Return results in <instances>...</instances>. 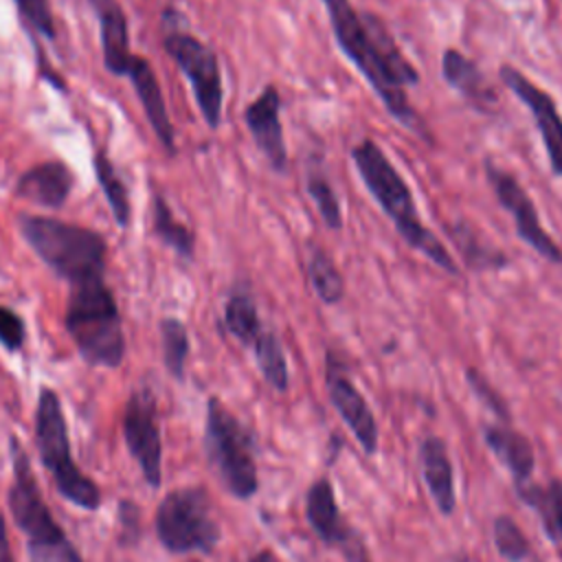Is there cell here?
<instances>
[{"label":"cell","instance_id":"cell-1","mask_svg":"<svg viewBox=\"0 0 562 562\" xmlns=\"http://www.w3.org/2000/svg\"><path fill=\"white\" fill-rule=\"evenodd\" d=\"M338 48L360 70L389 114L408 132L430 140L426 123L408 103L406 88L419 83L417 68L404 57L386 24L371 11H356L349 0H321Z\"/></svg>","mask_w":562,"mask_h":562},{"label":"cell","instance_id":"cell-2","mask_svg":"<svg viewBox=\"0 0 562 562\" xmlns=\"http://www.w3.org/2000/svg\"><path fill=\"white\" fill-rule=\"evenodd\" d=\"M351 160L367 191L373 195L384 215L393 222L400 237L411 248L419 250L437 268L452 277H459L461 272L457 261L441 244V239L422 222L406 180L395 169L384 149L375 140L362 138L358 145H353Z\"/></svg>","mask_w":562,"mask_h":562},{"label":"cell","instance_id":"cell-3","mask_svg":"<svg viewBox=\"0 0 562 562\" xmlns=\"http://www.w3.org/2000/svg\"><path fill=\"white\" fill-rule=\"evenodd\" d=\"M64 325L79 356L90 367L116 369L123 362V321L103 277L70 285Z\"/></svg>","mask_w":562,"mask_h":562},{"label":"cell","instance_id":"cell-4","mask_svg":"<svg viewBox=\"0 0 562 562\" xmlns=\"http://www.w3.org/2000/svg\"><path fill=\"white\" fill-rule=\"evenodd\" d=\"M9 450L11 485L7 503L15 525L26 538L29 562H83L77 547L53 518L24 446L15 437H11Z\"/></svg>","mask_w":562,"mask_h":562},{"label":"cell","instance_id":"cell-5","mask_svg":"<svg viewBox=\"0 0 562 562\" xmlns=\"http://www.w3.org/2000/svg\"><path fill=\"white\" fill-rule=\"evenodd\" d=\"M18 231L33 252L70 285L103 277L108 244L97 231L44 215H20Z\"/></svg>","mask_w":562,"mask_h":562},{"label":"cell","instance_id":"cell-6","mask_svg":"<svg viewBox=\"0 0 562 562\" xmlns=\"http://www.w3.org/2000/svg\"><path fill=\"white\" fill-rule=\"evenodd\" d=\"M33 432L40 461L48 472L57 494L79 509L97 512L101 507V490L88 474L81 472L72 459L61 400L50 386H42L37 393Z\"/></svg>","mask_w":562,"mask_h":562},{"label":"cell","instance_id":"cell-7","mask_svg":"<svg viewBox=\"0 0 562 562\" xmlns=\"http://www.w3.org/2000/svg\"><path fill=\"white\" fill-rule=\"evenodd\" d=\"M204 452L224 490L248 501L259 490L255 439L250 430L222 404L209 397L204 417Z\"/></svg>","mask_w":562,"mask_h":562},{"label":"cell","instance_id":"cell-8","mask_svg":"<svg viewBox=\"0 0 562 562\" xmlns=\"http://www.w3.org/2000/svg\"><path fill=\"white\" fill-rule=\"evenodd\" d=\"M154 527L160 544L176 555L211 553L222 538L213 503L202 487H178L156 507Z\"/></svg>","mask_w":562,"mask_h":562},{"label":"cell","instance_id":"cell-9","mask_svg":"<svg viewBox=\"0 0 562 562\" xmlns=\"http://www.w3.org/2000/svg\"><path fill=\"white\" fill-rule=\"evenodd\" d=\"M180 11L162 13V44L173 64L189 79L198 110L211 130L222 123L224 86L217 55L202 40L182 29Z\"/></svg>","mask_w":562,"mask_h":562},{"label":"cell","instance_id":"cell-10","mask_svg":"<svg viewBox=\"0 0 562 562\" xmlns=\"http://www.w3.org/2000/svg\"><path fill=\"white\" fill-rule=\"evenodd\" d=\"M121 432L145 483L151 490H158L162 485V439L158 402L151 389L138 386L130 393L123 406Z\"/></svg>","mask_w":562,"mask_h":562},{"label":"cell","instance_id":"cell-11","mask_svg":"<svg viewBox=\"0 0 562 562\" xmlns=\"http://www.w3.org/2000/svg\"><path fill=\"white\" fill-rule=\"evenodd\" d=\"M485 178L498 204L514 217L516 235L549 263H562V248L544 231L533 200L516 180V176L494 165L492 160H485Z\"/></svg>","mask_w":562,"mask_h":562},{"label":"cell","instance_id":"cell-12","mask_svg":"<svg viewBox=\"0 0 562 562\" xmlns=\"http://www.w3.org/2000/svg\"><path fill=\"white\" fill-rule=\"evenodd\" d=\"M305 518L312 531L327 544L338 549L347 562H373L362 536L340 514L334 485L327 476L316 479L305 494Z\"/></svg>","mask_w":562,"mask_h":562},{"label":"cell","instance_id":"cell-13","mask_svg":"<svg viewBox=\"0 0 562 562\" xmlns=\"http://www.w3.org/2000/svg\"><path fill=\"white\" fill-rule=\"evenodd\" d=\"M501 81L518 97V101L531 112V119L540 132L551 173L562 178V114L553 101V97L536 86L525 72L518 68L503 64L498 68Z\"/></svg>","mask_w":562,"mask_h":562},{"label":"cell","instance_id":"cell-14","mask_svg":"<svg viewBox=\"0 0 562 562\" xmlns=\"http://www.w3.org/2000/svg\"><path fill=\"white\" fill-rule=\"evenodd\" d=\"M325 384L329 400L336 408V413L342 417L356 441L367 454H373L378 450V424L371 406L367 404L364 395L356 389V384L349 380V375L342 371V367L334 360V356H327V369H325Z\"/></svg>","mask_w":562,"mask_h":562},{"label":"cell","instance_id":"cell-15","mask_svg":"<svg viewBox=\"0 0 562 562\" xmlns=\"http://www.w3.org/2000/svg\"><path fill=\"white\" fill-rule=\"evenodd\" d=\"M246 127L268 160L270 169L283 173L288 167V149L283 140V125H281V97L277 86L268 83L255 101H250L244 110Z\"/></svg>","mask_w":562,"mask_h":562},{"label":"cell","instance_id":"cell-16","mask_svg":"<svg viewBox=\"0 0 562 562\" xmlns=\"http://www.w3.org/2000/svg\"><path fill=\"white\" fill-rule=\"evenodd\" d=\"M88 2L94 9V15L99 20L103 66L116 77L127 75L134 53L130 50V29H127V18L121 2L119 0H88Z\"/></svg>","mask_w":562,"mask_h":562},{"label":"cell","instance_id":"cell-17","mask_svg":"<svg viewBox=\"0 0 562 562\" xmlns=\"http://www.w3.org/2000/svg\"><path fill=\"white\" fill-rule=\"evenodd\" d=\"M125 77H130L156 138L162 143L167 154H176V130L167 114L162 90H160V83H158V77H156L151 64L145 57L134 55Z\"/></svg>","mask_w":562,"mask_h":562},{"label":"cell","instance_id":"cell-18","mask_svg":"<svg viewBox=\"0 0 562 562\" xmlns=\"http://www.w3.org/2000/svg\"><path fill=\"white\" fill-rule=\"evenodd\" d=\"M483 441L494 452V457L507 468L512 474L516 490H522L531 483V474L536 468V452L531 441L516 428L505 422L485 424Z\"/></svg>","mask_w":562,"mask_h":562},{"label":"cell","instance_id":"cell-19","mask_svg":"<svg viewBox=\"0 0 562 562\" xmlns=\"http://www.w3.org/2000/svg\"><path fill=\"white\" fill-rule=\"evenodd\" d=\"M441 77L479 112H490L498 103V94L474 59L457 48H446L441 55Z\"/></svg>","mask_w":562,"mask_h":562},{"label":"cell","instance_id":"cell-20","mask_svg":"<svg viewBox=\"0 0 562 562\" xmlns=\"http://www.w3.org/2000/svg\"><path fill=\"white\" fill-rule=\"evenodd\" d=\"M75 184V176L61 160H48L24 171L15 182V193L22 200L46 209H59Z\"/></svg>","mask_w":562,"mask_h":562},{"label":"cell","instance_id":"cell-21","mask_svg":"<svg viewBox=\"0 0 562 562\" xmlns=\"http://www.w3.org/2000/svg\"><path fill=\"white\" fill-rule=\"evenodd\" d=\"M419 457H422V476L432 503L443 516H450L457 507V492H454V470H452V461L443 439L426 437L419 446Z\"/></svg>","mask_w":562,"mask_h":562},{"label":"cell","instance_id":"cell-22","mask_svg":"<svg viewBox=\"0 0 562 562\" xmlns=\"http://www.w3.org/2000/svg\"><path fill=\"white\" fill-rule=\"evenodd\" d=\"M224 327L233 338H237L244 347H250V349L261 336V331L266 329L259 318L257 303L248 288L237 285L231 290L224 303Z\"/></svg>","mask_w":562,"mask_h":562},{"label":"cell","instance_id":"cell-23","mask_svg":"<svg viewBox=\"0 0 562 562\" xmlns=\"http://www.w3.org/2000/svg\"><path fill=\"white\" fill-rule=\"evenodd\" d=\"M446 231H448L452 244L457 246V250L463 255L465 266H470L472 270H501L509 263L505 252H501L490 241H485L483 239L485 235H481L468 222L450 224V226H446Z\"/></svg>","mask_w":562,"mask_h":562},{"label":"cell","instance_id":"cell-24","mask_svg":"<svg viewBox=\"0 0 562 562\" xmlns=\"http://www.w3.org/2000/svg\"><path fill=\"white\" fill-rule=\"evenodd\" d=\"M516 494L538 512L549 538L562 542V481L551 479L547 487L529 483L522 490H516Z\"/></svg>","mask_w":562,"mask_h":562},{"label":"cell","instance_id":"cell-25","mask_svg":"<svg viewBox=\"0 0 562 562\" xmlns=\"http://www.w3.org/2000/svg\"><path fill=\"white\" fill-rule=\"evenodd\" d=\"M92 167H94V176L97 182L108 200V206L114 215V222L125 228L130 224V215H132V206H130V193L127 187L123 184V180L119 178L110 156L105 154V149H97L92 154Z\"/></svg>","mask_w":562,"mask_h":562},{"label":"cell","instance_id":"cell-26","mask_svg":"<svg viewBox=\"0 0 562 562\" xmlns=\"http://www.w3.org/2000/svg\"><path fill=\"white\" fill-rule=\"evenodd\" d=\"M151 226L156 237L165 246H169L176 255H180L182 259H193V250H195L193 233L173 217L169 204L160 193H154L151 198Z\"/></svg>","mask_w":562,"mask_h":562},{"label":"cell","instance_id":"cell-27","mask_svg":"<svg viewBox=\"0 0 562 562\" xmlns=\"http://www.w3.org/2000/svg\"><path fill=\"white\" fill-rule=\"evenodd\" d=\"M252 353L257 360V367L263 375V380L279 393L288 391L290 386V371H288V360H285V351L283 345L279 340V336L274 334V329H263L261 336L257 338V342L252 345Z\"/></svg>","mask_w":562,"mask_h":562},{"label":"cell","instance_id":"cell-28","mask_svg":"<svg viewBox=\"0 0 562 562\" xmlns=\"http://www.w3.org/2000/svg\"><path fill=\"white\" fill-rule=\"evenodd\" d=\"M307 281L325 305H336L345 296V279L334 259L323 248H312L307 257Z\"/></svg>","mask_w":562,"mask_h":562},{"label":"cell","instance_id":"cell-29","mask_svg":"<svg viewBox=\"0 0 562 562\" xmlns=\"http://www.w3.org/2000/svg\"><path fill=\"white\" fill-rule=\"evenodd\" d=\"M305 191L314 200V206H316L323 224L331 231H340L342 228L340 202H338V195H336L327 173L323 171L321 162L310 160V165L305 169Z\"/></svg>","mask_w":562,"mask_h":562},{"label":"cell","instance_id":"cell-30","mask_svg":"<svg viewBox=\"0 0 562 562\" xmlns=\"http://www.w3.org/2000/svg\"><path fill=\"white\" fill-rule=\"evenodd\" d=\"M492 538H494V547H496L498 555L505 558L507 562H540L538 555L533 553L527 536L522 533V529L518 527V522L512 516L501 514L494 518Z\"/></svg>","mask_w":562,"mask_h":562},{"label":"cell","instance_id":"cell-31","mask_svg":"<svg viewBox=\"0 0 562 562\" xmlns=\"http://www.w3.org/2000/svg\"><path fill=\"white\" fill-rule=\"evenodd\" d=\"M160 329V342H162V360L171 378L182 380L184 378V364L189 358V334L182 321L167 316L158 325Z\"/></svg>","mask_w":562,"mask_h":562},{"label":"cell","instance_id":"cell-32","mask_svg":"<svg viewBox=\"0 0 562 562\" xmlns=\"http://www.w3.org/2000/svg\"><path fill=\"white\" fill-rule=\"evenodd\" d=\"M18 7V13L26 29L33 31V35H42L46 40H55V24L48 0H13Z\"/></svg>","mask_w":562,"mask_h":562},{"label":"cell","instance_id":"cell-33","mask_svg":"<svg viewBox=\"0 0 562 562\" xmlns=\"http://www.w3.org/2000/svg\"><path fill=\"white\" fill-rule=\"evenodd\" d=\"M465 380H468V384L472 386L474 395H476L501 422L509 424V408H507L505 400L496 393V389H494L476 369H472V367L465 371Z\"/></svg>","mask_w":562,"mask_h":562},{"label":"cell","instance_id":"cell-34","mask_svg":"<svg viewBox=\"0 0 562 562\" xmlns=\"http://www.w3.org/2000/svg\"><path fill=\"white\" fill-rule=\"evenodd\" d=\"M26 340V327L20 314L11 307L0 305V345L7 351H20Z\"/></svg>","mask_w":562,"mask_h":562},{"label":"cell","instance_id":"cell-35","mask_svg":"<svg viewBox=\"0 0 562 562\" xmlns=\"http://www.w3.org/2000/svg\"><path fill=\"white\" fill-rule=\"evenodd\" d=\"M119 531H121V547H134L140 540V509L134 501L123 498L119 501Z\"/></svg>","mask_w":562,"mask_h":562},{"label":"cell","instance_id":"cell-36","mask_svg":"<svg viewBox=\"0 0 562 562\" xmlns=\"http://www.w3.org/2000/svg\"><path fill=\"white\" fill-rule=\"evenodd\" d=\"M0 562H15L13 551H11V540L7 533V525H4V516L0 512Z\"/></svg>","mask_w":562,"mask_h":562},{"label":"cell","instance_id":"cell-37","mask_svg":"<svg viewBox=\"0 0 562 562\" xmlns=\"http://www.w3.org/2000/svg\"><path fill=\"white\" fill-rule=\"evenodd\" d=\"M248 562H281V560H279V555L272 553L270 549H261V551H257L255 555H250Z\"/></svg>","mask_w":562,"mask_h":562}]
</instances>
